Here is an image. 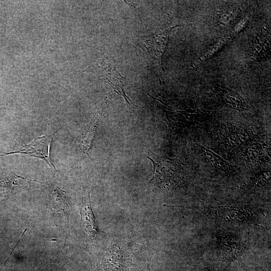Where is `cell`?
<instances>
[{"label": "cell", "instance_id": "cell-2", "mask_svg": "<svg viewBox=\"0 0 271 271\" xmlns=\"http://www.w3.org/2000/svg\"><path fill=\"white\" fill-rule=\"evenodd\" d=\"M166 114L169 128L176 132L207 122L214 116V112L203 109L168 111Z\"/></svg>", "mask_w": 271, "mask_h": 271}, {"label": "cell", "instance_id": "cell-1", "mask_svg": "<svg viewBox=\"0 0 271 271\" xmlns=\"http://www.w3.org/2000/svg\"><path fill=\"white\" fill-rule=\"evenodd\" d=\"M217 135L226 148L237 152L245 144L259 139L253 128L242 124L222 123L217 128Z\"/></svg>", "mask_w": 271, "mask_h": 271}, {"label": "cell", "instance_id": "cell-12", "mask_svg": "<svg viewBox=\"0 0 271 271\" xmlns=\"http://www.w3.org/2000/svg\"><path fill=\"white\" fill-rule=\"evenodd\" d=\"M235 36V35L232 32H230L228 35L222 38L212 46L204 55L195 61L191 65L192 68H196L201 63L214 54Z\"/></svg>", "mask_w": 271, "mask_h": 271}, {"label": "cell", "instance_id": "cell-4", "mask_svg": "<svg viewBox=\"0 0 271 271\" xmlns=\"http://www.w3.org/2000/svg\"><path fill=\"white\" fill-rule=\"evenodd\" d=\"M52 140V135L44 136L38 137L30 144L24 147L21 150L5 153L0 152V156L12 154H22L44 160L50 168L57 172L50 156V145Z\"/></svg>", "mask_w": 271, "mask_h": 271}, {"label": "cell", "instance_id": "cell-10", "mask_svg": "<svg viewBox=\"0 0 271 271\" xmlns=\"http://www.w3.org/2000/svg\"><path fill=\"white\" fill-rule=\"evenodd\" d=\"M81 214L84 229L92 237L100 233V229L96 226L91 205L90 202L86 203L81 210Z\"/></svg>", "mask_w": 271, "mask_h": 271}, {"label": "cell", "instance_id": "cell-6", "mask_svg": "<svg viewBox=\"0 0 271 271\" xmlns=\"http://www.w3.org/2000/svg\"><path fill=\"white\" fill-rule=\"evenodd\" d=\"M174 27H163L157 32L151 35L149 39L144 40V46L149 54L162 64V59L169 41V33Z\"/></svg>", "mask_w": 271, "mask_h": 271}, {"label": "cell", "instance_id": "cell-11", "mask_svg": "<svg viewBox=\"0 0 271 271\" xmlns=\"http://www.w3.org/2000/svg\"><path fill=\"white\" fill-rule=\"evenodd\" d=\"M51 205L55 211H63L64 215L68 217L69 203L65 195L59 188L52 193Z\"/></svg>", "mask_w": 271, "mask_h": 271}, {"label": "cell", "instance_id": "cell-9", "mask_svg": "<svg viewBox=\"0 0 271 271\" xmlns=\"http://www.w3.org/2000/svg\"><path fill=\"white\" fill-rule=\"evenodd\" d=\"M195 146L204 159L211 165L226 173L234 174L235 173V170L230 164L219 155L203 147L199 143H196Z\"/></svg>", "mask_w": 271, "mask_h": 271}, {"label": "cell", "instance_id": "cell-3", "mask_svg": "<svg viewBox=\"0 0 271 271\" xmlns=\"http://www.w3.org/2000/svg\"><path fill=\"white\" fill-rule=\"evenodd\" d=\"M270 144L259 139L248 142L237 152L244 164L253 165L270 162Z\"/></svg>", "mask_w": 271, "mask_h": 271}, {"label": "cell", "instance_id": "cell-8", "mask_svg": "<svg viewBox=\"0 0 271 271\" xmlns=\"http://www.w3.org/2000/svg\"><path fill=\"white\" fill-rule=\"evenodd\" d=\"M106 97L104 101L101 104L99 111L93 117L90 122L87 125L86 131L83 133L80 141V149L81 151L86 154L89 157V151L92 142L97 134V128L100 121L103 110L106 104ZM90 158V157H89Z\"/></svg>", "mask_w": 271, "mask_h": 271}, {"label": "cell", "instance_id": "cell-7", "mask_svg": "<svg viewBox=\"0 0 271 271\" xmlns=\"http://www.w3.org/2000/svg\"><path fill=\"white\" fill-rule=\"evenodd\" d=\"M270 33L268 26L262 27L256 35L250 51L251 57L256 61L270 58Z\"/></svg>", "mask_w": 271, "mask_h": 271}, {"label": "cell", "instance_id": "cell-5", "mask_svg": "<svg viewBox=\"0 0 271 271\" xmlns=\"http://www.w3.org/2000/svg\"><path fill=\"white\" fill-rule=\"evenodd\" d=\"M210 98L218 106L230 108L240 112L248 110L249 105L235 91L230 88L217 85L212 89Z\"/></svg>", "mask_w": 271, "mask_h": 271}, {"label": "cell", "instance_id": "cell-13", "mask_svg": "<svg viewBox=\"0 0 271 271\" xmlns=\"http://www.w3.org/2000/svg\"><path fill=\"white\" fill-rule=\"evenodd\" d=\"M240 9L237 5L231 4L224 8L218 14V22L222 26L228 24L240 13Z\"/></svg>", "mask_w": 271, "mask_h": 271}]
</instances>
